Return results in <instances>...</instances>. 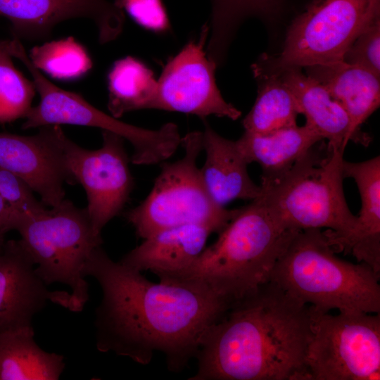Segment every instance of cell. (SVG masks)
I'll list each match as a JSON object with an SVG mask.
<instances>
[{"label": "cell", "mask_w": 380, "mask_h": 380, "mask_svg": "<svg viewBox=\"0 0 380 380\" xmlns=\"http://www.w3.org/2000/svg\"><path fill=\"white\" fill-rule=\"evenodd\" d=\"M7 40H0V47L6 44Z\"/></svg>", "instance_id": "obj_33"}, {"label": "cell", "mask_w": 380, "mask_h": 380, "mask_svg": "<svg viewBox=\"0 0 380 380\" xmlns=\"http://www.w3.org/2000/svg\"><path fill=\"white\" fill-rule=\"evenodd\" d=\"M318 144L284 173L261 179L259 196L288 229L327 228V237L344 236L357 222L343 191L344 151Z\"/></svg>", "instance_id": "obj_5"}, {"label": "cell", "mask_w": 380, "mask_h": 380, "mask_svg": "<svg viewBox=\"0 0 380 380\" xmlns=\"http://www.w3.org/2000/svg\"><path fill=\"white\" fill-rule=\"evenodd\" d=\"M301 70L290 69L279 76L293 94L305 125L327 141L329 149L345 151L349 141L356 143L348 113L321 83Z\"/></svg>", "instance_id": "obj_20"}, {"label": "cell", "mask_w": 380, "mask_h": 380, "mask_svg": "<svg viewBox=\"0 0 380 380\" xmlns=\"http://www.w3.org/2000/svg\"><path fill=\"white\" fill-rule=\"evenodd\" d=\"M11 42L0 47V123L25 118L32 106L35 87L14 66Z\"/></svg>", "instance_id": "obj_27"}, {"label": "cell", "mask_w": 380, "mask_h": 380, "mask_svg": "<svg viewBox=\"0 0 380 380\" xmlns=\"http://www.w3.org/2000/svg\"><path fill=\"white\" fill-rule=\"evenodd\" d=\"M380 20V0H314L289 26L282 51L252 65L256 79L343 61L359 34Z\"/></svg>", "instance_id": "obj_6"}, {"label": "cell", "mask_w": 380, "mask_h": 380, "mask_svg": "<svg viewBox=\"0 0 380 380\" xmlns=\"http://www.w3.org/2000/svg\"><path fill=\"white\" fill-rule=\"evenodd\" d=\"M380 274L336 256L320 229L300 230L277 261L270 281L315 309L380 313Z\"/></svg>", "instance_id": "obj_4"}, {"label": "cell", "mask_w": 380, "mask_h": 380, "mask_svg": "<svg viewBox=\"0 0 380 380\" xmlns=\"http://www.w3.org/2000/svg\"><path fill=\"white\" fill-rule=\"evenodd\" d=\"M18 219L0 193V239L6 232L15 229Z\"/></svg>", "instance_id": "obj_31"}, {"label": "cell", "mask_w": 380, "mask_h": 380, "mask_svg": "<svg viewBox=\"0 0 380 380\" xmlns=\"http://www.w3.org/2000/svg\"><path fill=\"white\" fill-rule=\"evenodd\" d=\"M213 232L210 227L198 224L166 228L144 239L120 262L141 272H152L160 281L168 279L191 265Z\"/></svg>", "instance_id": "obj_17"}, {"label": "cell", "mask_w": 380, "mask_h": 380, "mask_svg": "<svg viewBox=\"0 0 380 380\" xmlns=\"http://www.w3.org/2000/svg\"><path fill=\"white\" fill-rule=\"evenodd\" d=\"M348 113L356 144L367 146L371 138L362 125L380 106V77L344 61L305 68Z\"/></svg>", "instance_id": "obj_18"}, {"label": "cell", "mask_w": 380, "mask_h": 380, "mask_svg": "<svg viewBox=\"0 0 380 380\" xmlns=\"http://www.w3.org/2000/svg\"><path fill=\"white\" fill-rule=\"evenodd\" d=\"M203 151L205 160L200 168L204 185L210 197L224 207L236 200H253L261 192V187L251 178L248 165L236 141L227 139L203 118ZM225 208V207H224Z\"/></svg>", "instance_id": "obj_19"}, {"label": "cell", "mask_w": 380, "mask_h": 380, "mask_svg": "<svg viewBox=\"0 0 380 380\" xmlns=\"http://www.w3.org/2000/svg\"><path fill=\"white\" fill-rule=\"evenodd\" d=\"M19 241L46 285L61 283L69 286L75 312L82 311L89 300V284L84 266L92 251L101 246V235L91 226L86 208L64 199L42 213L23 219L15 229Z\"/></svg>", "instance_id": "obj_8"}, {"label": "cell", "mask_w": 380, "mask_h": 380, "mask_svg": "<svg viewBox=\"0 0 380 380\" xmlns=\"http://www.w3.org/2000/svg\"><path fill=\"white\" fill-rule=\"evenodd\" d=\"M210 36L206 55L218 67L240 25L250 17L266 18L277 11L280 0H210Z\"/></svg>", "instance_id": "obj_25"}, {"label": "cell", "mask_w": 380, "mask_h": 380, "mask_svg": "<svg viewBox=\"0 0 380 380\" xmlns=\"http://www.w3.org/2000/svg\"><path fill=\"white\" fill-rule=\"evenodd\" d=\"M83 274L94 277L102 290L94 320L98 350L141 365L160 351L173 372L195 357L205 332L231 305L199 282H151L113 261L101 246L91 253Z\"/></svg>", "instance_id": "obj_1"}, {"label": "cell", "mask_w": 380, "mask_h": 380, "mask_svg": "<svg viewBox=\"0 0 380 380\" xmlns=\"http://www.w3.org/2000/svg\"><path fill=\"white\" fill-rule=\"evenodd\" d=\"M47 286L19 240L6 242L0 251V332L32 325L49 302L75 312L70 293Z\"/></svg>", "instance_id": "obj_15"}, {"label": "cell", "mask_w": 380, "mask_h": 380, "mask_svg": "<svg viewBox=\"0 0 380 380\" xmlns=\"http://www.w3.org/2000/svg\"><path fill=\"white\" fill-rule=\"evenodd\" d=\"M13 57L27 68L40 97L39 103L25 116L23 129L73 125L110 132L130 143L133 148L131 162L135 165L161 163L181 146L182 137L175 123H165L158 129L134 126L97 109L80 94L57 87L34 66L20 42L13 48Z\"/></svg>", "instance_id": "obj_9"}, {"label": "cell", "mask_w": 380, "mask_h": 380, "mask_svg": "<svg viewBox=\"0 0 380 380\" xmlns=\"http://www.w3.org/2000/svg\"><path fill=\"white\" fill-rule=\"evenodd\" d=\"M343 61L380 77V20L359 34L346 52Z\"/></svg>", "instance_id": "obj_29"}, {"label": "cell", "mask_w": 380, "mask_h": 380, "mask_svg": "<svg viewBox=\"0 0 380 380\" xmlns=\"http://www.w3.org/2000/svg\"><path fill=\"white\" fill-rule=\"evenodd\" d=\"M345 178L355 182L361 200L357 222L341 237H327L334 252L351 253L357 262L380 274V157L362 162L343 161Z\"/></svg>", "instance_id": "obj_16"}, {"label": "cell", "mask_w": 380, "mask_h": 380, "mask_svg": "<svg viewBox=\"0 0 380 380\" xmlns=\"http://www.w3.org/2000/svg\"><path fill=\"white\" fill-rule=\"evenodd\" d=\"M182 158L160 163V172L146 198L125 215L142 239L166 228L198 224L220 232L238 209L217 205L204 185L197 159L203 151L202 132L182 137Z\"/></svg>", "instance_id": "obj_7"}, {"label": "cell", "mask_w": 380, "mask_h": 380, "mask_svg": "<svg viewBox=\"0 0 380 380\" xmlns=\"http://www.w3.org/2000/svg\"><path fill=\"white\" fill-rule=\"evenodd\" d=\"M5 242L4 239H0V251L2 249Z\"/></svg>", "instance_id": "obj_32"}, {"label": "cell", "mask_w": 380, "mask_h": 380, "mask_svg": "<svg viewBox=\"0 0 380 380\" xmlns=\"http://www.w3.org/2000/svg\"><path fill=\"white\" fill-rule=\"evenodd\" d=\"M0 193L18 217V224L23 219L38 215L46 209L24 180L2 167H0Z\"/></svg>", "instance_id": "obj_28"}, {"label": "cell", "mask_w": 380, "mask_h": 380, "mask_svg": "<svg viewBox=\"0 0 380 380\" xmlns=\"http://www.w3.org/2000/svg\"><path fill=\"white\" fill-rule=\"evenodd\" d=\"M107 79L108 108L112 116L119 118L130 111L152 109L158 81L141 61L132 56L116 61Z\"/></svg>", "instance_id": "obj_23"}, {"label": "cell", "mask_w": 380, "mask_h": 380, "mask_svg": "<svg viewBox=\"0 0 380 380\" xmlns=\"http://www.w3.org/2000/svg\"><path fill=\"white\" fill-rule=\"evenodd\" d=\"M256 100L242 124L246 132L267 134L297 125L296 101L279 76L257 79Z\"/></svg>", "instance_id": "obj_24"}, {"label": "cell", "mask_w": 380, "mask_h": 380, "mask_svg": "<svg viewBox=\"0 0 380 380\" xmlns=\"http://www.w3.org/2000/svg\"><path fill=\"white\" fill-rule=\"evenodd\" d=\"M120 7L140 26L155 32H165L170 23L162 0H116Z\"/></svg>", "instance_id": "obj_30"}, {"label": "cell", "mask_w": 380, "mask_h": 380, "mask_svg": "<svg viewBox=\"0 0 380 380\" xmlns=\"http://www.w3.org/2000/svg\"><path fill=\"white\" fill-rule=\"evenodd\" d=\"M208 24L198 41H191L169 59L158 81L152 109L180 112L205 118L209 115L239 119L241 112L222 97L215 80L217 65L204 51Z\"/></svg>", "instance_id": "obj_12"}, {"label": "cell", "mask_w": 380, "mask_h": 380, "mask_svg": "<svg viewBox=\"0 0 380 380\" xmlns=\"http://www.w3.org/2000/svg\"><path fill=\"white\" fill-rule=\"evenodd\" d=\"M0 15L11 21L18 35L30 38L44 37L67 20L89 19L101 44L115 40L125 23L123 9L108 0H0Z\"/></svg>", "instance_id": "obj_14"}, {"label": "cell", "mask_w": 380, "mask_h": 380, "mask_svg": "<svg viewBox=\"0 0 380 380\" xmlns=\"http://www.w3.org/2000/svg\"><path fill=\"white\" fill-rule=\"evenodd\" d=\"M28 56L39 71L61 80L81 77L93 65L85 48L72 37L35 46Z\"/></svg>", "instance_id": "obj_26"}, {"label": "cell", "mask_w": 380, "mask_h": 380, "mask_svg": "<svg viewBox=\"0 0 380 380\" xmlns=\"http://www.w3.org/2000/svg\"><path fill=\"white\" fill-rule=\"evenodd\" d=\"M32 325L0 332V380H57L64 357L42 349Z\"/></svg>", "instance_id": "obj_22"}, {"label": "cell", "mask_w": 380, "mask_h": 380, "mask_svg": "<svg viewBox=\"0 0 380 380\" xmlns=\"http://www.w3.org/2000/svg\"><path fill=\"white\" fill-rule=\"evenodd\" d=\"M309 306L269 281L232 303L203 334L190 380H311Z\"/></svg>", "instance_id": "obj_2"}, {"label": "cell", "mask_w": 380, "mask_h": 380, "mask_svg": "<svg viewBox=\"0 0 380 380\" xmlns=\"http://www.w3.org/2000/svg\"><path fill=\"white\" fill-rule=\"evenodd\" d=\"M298 231L283 225L258 196L237 210L189 268L161 281L199 282L232 304L270 281L277 261Z\"/></svg>", "instance_id": "obj_3"}, {"label": "cell", "mask_w": 380, "mask_h": 380, "mask_svg": "<svg viewBox=\"0 0 380 380\" xmlns=\"http://www.w3.org/2000/svg\"><path fill=\"white\" fill-rule=\"evenodd\" d=\"M60 125L39 127L23 136L0 132V167L24 180L50 208L65 199L63 184L70 183L61 145Z\"/></svg>", "instance_id": "obj_13"}, {"label": "cell", "mask_w": 380, "mask_h": 380, "mask_svg": "<svg viewBox=\"0 0 380 380\" xmlns=\"http://www.w3.org/2000/svg\"><path fill=\"white\" fill-rule=\"evenodd\" d=\"M322 141L305 124L263 134L245 131L236 142L248 164L260 165L261 179H271L286 172Z\"/></svg>", "instance_id": "obj_21"}, {"label": "cell", "mask_w": 380, "mask_h": 380, "mask_svg": "<svg viewBox=\"0 0 380 380\" xmlns=\"http://www.w3.org/2000/svg\"><path fill=\"white\" fill-rule=\"evenodd\" d=\"M309 310L305 362L311 380L380 379V313Z\"/></svg>", "instance_id": "obj_10"}, {"label": "cell", "mask_w": 380, "mask_h": 380, "mask_svg": "<svg viewBox=\"0 0 380 380\" xmlns=\"http://www.w3.org/2000/svg\"><path fill=\"white\" fill-rule=\"evenodd\" d=\"M101 132L102 146L96 150L81 147L65 133L61 140L70 184H80L84 188L86 210L98 235L121 213L134 187L125 139L110 132Z\"/></svg>", "instance_id": "obj_11"}]
</instances>
